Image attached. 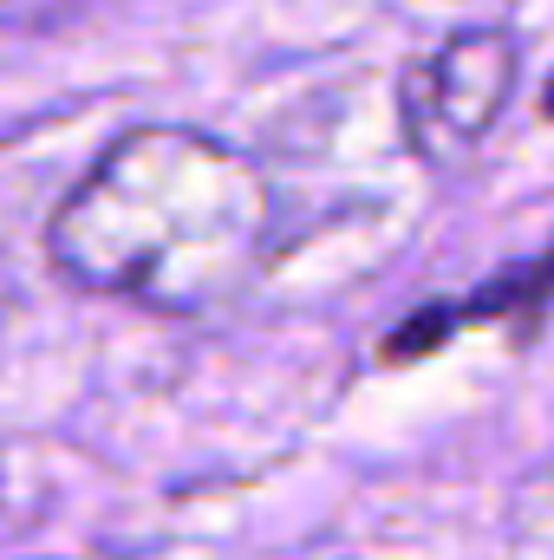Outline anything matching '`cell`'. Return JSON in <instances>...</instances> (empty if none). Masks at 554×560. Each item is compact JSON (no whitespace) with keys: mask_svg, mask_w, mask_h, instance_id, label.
Masks as SVG:
<instances>
[{"mask_svg":"<svg viewBox=\"0 0 554 560\" xmlns=\"http://www.w3.org/2000/svg\"><path fill=\"white\" fill-rule=\"evenodd\" d=\"M268 222L275 196L249 150L189 125H138L53 209L46 255L72 287L216 313L255 280Z\"/></svg>","mask_w":554,"mask_h":560,"instance_id":"obj_1","label":"cell"},{"mask_svg":"<svg viewBox=\"0 0 554 560\" xmlns=\"http://www.w3.org/2000/svg\"><path fill=\"white\" fill-rule=\"evenodd\" d=\"M516 72H522V46L509 26H463L430 59H417L399 85V118L417 163L457 170L463 156H476L496 118L509 112Z\"/></svg>","mask_w":554,"mask_h":560,"instance_id":"obj_2","label":"cell"},{"mask_svg":"<svg viewBox=\"0 0 554 560\" xmlns=\"http://www.w3.org/2000/svg\"><path fill=\"white\" fill-rule=\"evenodd\" d=\"M554 300V242L549 255H535L529 268H509V275H496L476 300H463V313L470 319H503V313H542Z\"/></svg>","mask_w":554,"mask_h":560,"instance_id":"obj_3","label":"cell"},{"mask_svg":"<svg viewBox=\"0 0 554 560\" xmlns=\"http://www.w3.org/2000/svg\"><path fill=\"white\" fill-rule=\"evenodd\" d=\"M542 112H549V118H554V79H549V85H542Z\"/></svg>","mask_w":554,"mask_h":560,"instance_id":"obj_4","label":"cell"}]
</instances>
